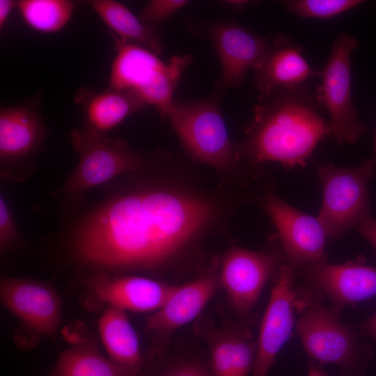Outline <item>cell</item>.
Returning a JSON list of instances; mask_svg holds the SVG:
<instances>
[{
	"label": "cell",
	"instance_id": "cell-1",
	"mask_svg": "<svg viewBox=\"0 0 376 376\" xmlns=\"http://www.w3.org/2000/svg\"><path fill=\"white\" fill-rule=\"evenodd\" d=\"M157 153L141 169L102 186L97 200L68 224L75 261L93 272L155 273L185 258L221 223L215 195L164 171Z\"/></svg>",
	"mask_w": 376,
	"mask_h": 376
},
{
	"label": "cell",
	"instance_id": "cell-2",
	"mask_svg": "<svg viewBox=\"0 0 376 376\" xmlns=\"http://www.w3.org/2000/svg\"><path fill=\"white\" fill-rule=\"evenodd\" d=\"M321 109L306 84L258 97L242 141L235 144L241 161L253 168L269 162L306 166L320 141L331 134Z\"/></svg>",
	"mask_w": 376,
	"mask_h": 376
},
{
	"label": "cell",
	"instance_id": "cell-3",
	"mask_svg": "<svg viewBox=\"0 0 376 376\" xmlns=\"http://www.w3.org/2000/svg\"><path fill=\"white\" fill-rule=\"evenodd\" d=\"M301 311L297 333L305 352L318 364L340 366L350 376H362L374 355L373 347L361 340L359 330L340 321L322 301L298 296Z\"/></svg>",
	"mask_w": 376,
	"mask_h": 376
},
{
	"label": "cell",
	"instance_id": "cell-4",
	"mask_svg": "<svg viewBox=\"0 0 376 376\" xmlns=\"http://www.w3.org/2000/svg\"><path fill=\"white\" fill-rule=\"evenodd\" d=\"M167 118L187 156L221 174H237L241 159L230 141L215 96L193 101L174 100Z\"/></svg>",
	"mask_w": 376,
	"mask_h": 376
},
{
	"label": "cell",
	"instance_id": "cell-5",
	"mask_svg": "<svg viewBox=\"0 0 376 376\" xmlns=\"http://www.w3.org/2000/svg\"><path fill=\"white\" fill-rule=\"evenodd\" d=\"M72 146L79 161L53 196L68 198L100 187L136 171L147 162L146 156L119 137H109L81 128L70 131Z\"/></svg>",
	"mask_w": 376,
	"mask_h": 376
},
{
	"label": "cell",
	"instance_id": "cell-6",
	"mask_svg": "<svg viewBox=\"0 0 376 376\" xmlns=\"http://www.w3.org/2000/svg\"><path fill=\"white\" fill-rule=\"evenodd\" d=\"M375 172L374 157L352 168L331 164L318 168L322 204L317 217L328 237H343L371 217L368 185Z\"/></svg>",
	"mask_w": 376,
	"mask_h": 376
},
{
	"label": "cell",
	"instance_id": "cell-7",
	"mask_svg": "<svg viewBox=\"0 0 376 376\" xmlns=\"http://www.w3.org/2000/svg\"><path fill=\"white\" fill-rule=\"evenodd\" d=\"M358 45L356 36L340 33L325 65L318 72L321 84L315 94L330 116L331 134L339 143H355L366 131L352 99V54Z\"/></svg>",
	"mask_w": 376,
	"mask_h": 376
},
{
	"label": "cell",
	"instance_id": "cell-8",
	"mask_svg": "<svg viewBox=\"0 0 376 376\" xmlns=\"http://www.w3.org/2000/svg\"><path fill=\"white\" fill-rule=\"evenodd\" d=\"M302 282L298 295L326 298L330 308L340 314L346 307L376 296V267L367 265L363 256L341 264L325 261L310 263L296 270Z\"/></svg>",
	"mask_w": 376,
	"mask_h": 376
},
{
	"label": "cell",
	"instance_id": "cell-9",
	"mask_svg": "<svg viewBox=\"0 0 376 376\" xmlns=\"http://www.w3.org/2000/svg\"><path fill=\"white\" fill-rule=\"evenodd\" d=\"M286 262L281 245L258 251L237 246L228 249L221 262L219 280L234 311L248 315L268 281Z\"/></svg>",
	"mask_w": 376,
	"mask_h": 376
},
{
	"label": "cell",
	"instance_id": "cell-10",
	"mask_svg": "<svg viewBox=\"0 0 376 376\" xmlns=\"http://www.w3.org/2000/svg\"><path fill=\"white\" fill-rule=\"evenodd\" d=\"M261 204L276 229L288 263L298 269L326 260L328 237L318 217L289 205L272 188L264 193Z\"/></svg>",
	"mask_w": 376,
	"mask_h": 376
},
{
	"label": "cell",
	"instance_id": "cell-11",
	"mask_svg": "<svg viewBox=\"0 0 376 376\" xmlns=\"http://www.w3.org/2000/svg\"><path fill=\"white\" fill-rule=\"evenodd\" d=\"M296 267L286 262L275 276L261 321L252 376H267L276 357L289 339L295 324L298 292L295 289Z\"/></svg>",
	"mask_w": 376,
	"mask_h": 376
},
{
	"label": "cell",
	"instance_id": "cell-12",
	"mask_svg": "<svg viewBox=\"0 0 376 376\" xmlns=\"http://www.w3.org/2000/svg\"><path fill=\"white\" fill-rule=\"evenodd\" d=\"M39 102L33 98L0 110V164L3 179L19 180V170L42 148L47 127Z\"/></svg>",
	"mask_w": 376,
	"mask_h": 376
},
{
	"label": "cell",
	"instance_id": "cell-13",
	"mask_svg": "<svg viewBox=\"0 0 376 376\" xmlns=\"http://www.w3.org/2000/svg\"><path fill=\"white\" fill-rule=\"evenodd\" d=\"M0 295L3 305L32 333L54 338L61 324L58 293L47 283L3 276Z\"/></svg>",
	"mask_w": 376,
	"mask_h": 376
},
{
	"label": "cell",
	"instance_id": "cell-14",
	"mask_svg": "<svg viewBox=\"0 0 376 376\" xmlns=\"http://www.w3.org/2000/svg\"><path fill=\"white\" fill-rule=\"evenodd\" d=\"M207 32L221 66V88L240 86L247 72L259 65L270 44L254 31L230 21L214 22Z\"/></svg>",
	"mask_w": 376,
	"mask_h": 376
},
{
	"label": "cell",
	"instance_id": "cell-15",
	"mask_svg": "<svg viewBox=\"0 0 376 376\" xmlns=\"http://www.w3.org/2000/svg\"><path fill=\"white\" fill-rule=\"evenodd\" d=\"M93 300L123 311H157L178 286L135 275L93 272L86 279Z\"/></svg>",
	"mask_w": 376,
	"mask_h": 376
},
{
	"label": "cell",
	"instance_id": "cell-16",
	"mask_svg": "<svg viewBox=\"0 0 376 376\" xmlns=\"http://www.w3.org/2000/svg\"><path fill=\"white\" fill-rule=\"evenodd\" d=\"M112 36L116 54L108 88L132 89L143 98L171 79L174 72L171 61L164 63L152 52Z\"/></svg>",
	"mask_w": 376,
	"mask_h": 376
},
{
	"label": "cell",
	"instance_id": "cell-17",
	"mask_svg": "<svg viewBox=\"0 0 376 376\" xmlns=\"http://www.w3.org/2000/svg\"><path fill=\"white\" fill-rule=\"evenodd\" d=\"M253 70V82L259 97L279 89L300 87L306 84L309 78L318 76L304 56L302 47L285 33L273 38Z\"/></svg>",
	"mask_w": 376,
	"mask_h": 376
},
{
	"label": "cell",
	"instance_id": "cell-18",
	"mask_svg": "<svg viewBox=\"0 0 376 376\" xmlns=\"http://www.w3.org/2000/svg\"><path fill=\"white\" fill-rule=\"evenodd\" d=\"M210 347L212 376H247L252 373L257 340L244 327H197Z\"/></svg>",
	"mask_w": 376,
	"mask_h": 376
},
{
	"label": "cell",
	"instance_id": "cell-19",
	"mask_svg": "<svg viewBox=\"0 0 376 376\" xmlns=\"http://www.w3.org/2000/svg\"><path fill=\"white\" fill-rule=\"evenodd\" d=\"M75 101L83 109L81 128L100 135H107L127 116L148 106L141 96L132 89L107 88L96 92L90 88H81L76 93Z\"/></svg>",
	"mask_w": 376,
	"mask_h": 376
},
{
	"label": "cell",
	"instance_id": "cell-20",
	"mask_svg": "<svg viewBox=\"0 0 376 376\" xmlns=\"http://www.w3.org/2000/svg\"><path fill=\"white\" fill-rule=\"evenodd\" d=\"M212 273L178 286L166 303L148 318V331L169 333L193 320L213 296L218 286Z\"/></svg>",
	"mask_w": 376,
	"mask_h": 376
},
{
	"label": "cell",
	"instance_id": "cell-21",
	"mask_svg": "<svg viewBox=\"0 0 376 376\" xmlns=\"http://www.w3.org/2000/svg\"><path fill=\"white\" fill-rule=\"evenodd\" d=\"M97 327L109 359L140 376L146 361L141 352L137 334L125 311L108 306L99 318Z\"/></svg>",
	"mask_w": 376,
	"mask_h": 376
},
{
	"label": "cell",
	"instance_id": "cell-22",
	"mask_svg": "<svg viewBox=\"0 0 376 376\" xmlns=\"http://www.w3.org/2000/svg\"><path fill=\"white\" fill-rule=\"evenodd\" d=\"M86 3L118 39L159 56L164 49L156 31L145 24L127 7L114 0H91Z\"/></svg>",
	"mask_w": 376,
	"mask_h": 376
},
{
	"label": "cell",
	"instance_id": "cell-23",
	"mask_svg": "<svg viewBox=\"0 0 376 376\" xmlns=\"http://www.w3.org/2000/svg\"><path fill=\"white\" fill-rule=\"evenodd\" d=\"M49 376H136L100 352L95 343L75 342L59 356Z\"/></svg>",
	"mask_w": 376,
	"mask_h": 376
},
{
	"label": "cell",
	"instance_id": "cell-24",
	"mask_svg": "<svg viewBox=\"0 0 376 376\" xmlns=\"http://www.w3.org/2000/svg\"><path fill=\"white\" fill-rule=\"evenodd\" d=\"M76 3L68 0H21L17 8L24 22L41 33H54L70 21Z\"/></svg>",
	"mask_w": 376,
	"mask_h": 376
},
{
	"label": "cell",
	"instance_id": "cell-25",
	"mask_svg": "<svg viewBox=\"0 0 376 376\" xmlns=\"http://www.w3.org/2000/svg\"><path fill=\"white\" fill-rule=\"evenodd\" d=\"M363 0H285L279 3L301 18L327 19L363 3Z\"/></svg>",
	"mask_w": 376,
	"mask_h": 376
},
{
	"label": "cell",
	"instance_id": "cell-26",
	"mask_svg": "<svg viewBox=\"0 0 376 376\" xmlns=\"http://www.w3.org/2000/svg\"><path fill=\"white\" fill-rule=\"evenodd\" d=\"M140 376H212L209 360L196 355L175 357L152 364Z\"/></svg>",
	"mask_w": 376,
	"mask_h": 376
},
{
	"label": "cell",
	"instance_id": "cell-27",
	"mask_svg": "<svg viewBox=\"0 0 376 376\" xmlns=\"http://www.w3.org/2000/svg\"><path fill=\"white\" fill-rule=\"evenodd\" d=\"M188 3L186 0L149 1L138 17L145 24L156 31L159 25Z\"/></svg>",
	"mask_w": 376,
	"mask_h": 376
},
{
	"label": "cell",
	"instance_id": "cell-28",
	"mask_svg": "<svg viewBox=\"0 0 376 376\" xmlns=\"http://www.w3.org/2000/svg\"><path fill=\"white\" fill-rule=\"evenodd\" d=\"M22 237L12 212L3 196H0V249L1 253L13 249Z\"/></svg>",
	"mask_w": 376,
	"mask_h": 376
},
{
	"label": "cell",
	"instance_id": "cell-29",
	"mask_svg": "<svg viewBox=\"0 0 376 376\" xmlns=\"http://www.w3.org/2000/svg\"><path fill=\"white\" fill-rule=\"evenodd\" d=\"M357 230L376 250V219L368 217L357 226Z\"/></svg>",
	"mask_w": 376,
	"mask_h": 376
},
{
	"label": "cell",
	"instance_id": "cell-30",
	"mask_svg": "<svg viewBox=\"0 0 376 376\" xmlns=\"http://www.w3.org/2000/svg\"><path fill=\"white\" fill-rule=\"evenodd\" d=\"M358 330L362 336L376 340V311L359 324Z\"/></svg>",
	"mask_w": 376,
	"mask_h": 376
},
{
	"label": "cell",
	"instance_id": "cell-31",
	"mask_svg": "<svg viewBox=\"0 0 376 376\" xmlns=\"http://www.w3.org/2000/svg\"><path fill=\"white\" fill-rule=\"evenodd\" d=\"M17 7V1L13 0H0V29L6 23L13 9Z\"/></svg>",
	"mask_w": 376,
	"mask_h": 376
},
{
	"label": "cell",
	"instance_id": "cell-32",
	"mask_svg": "<svg viewBox=\"0 0 376 376\" xmlns=\"http://www.w3.org/2000/svg\"><path fill=\"white\" fill-rule=\"evenodd\" d=\"M221 4L233 10L240 11L254 4L255 1L248 0H227L220 1Z\"/></svg>",
	"mask_w": 376,
	"mask_h": 376
},
{
	"label": "cell",
	"instance_id": "cell-33",
	"mask_svg": "<svg viewBox=\"0 0 376 376\" xmlns=\"http://www.w3.org/2000/svg\"><path fill=\"white\" fill-rule=\"evenodd\" d=\"M307 376H327L323 370L316 363H312L309 366Z\"/></svg>",
	"mask_w": 376,
	"mask_h": 376
},
{
	"label": "cell",
	"instance_id": "cell-34",
	"mask_svg": "<svg viewBox=\"0 0 376 376\" xmlns=\"http://www.w3.org/2000/svg\"><path fill=\"white\" fill-rule=\"evenodd\" d=\"M373 152H374L373 157L376 159V131H375L374 143H373Z\"/></svg>",
	"mask_w": 376,
	"mask_h": 376
}]
</instances>
